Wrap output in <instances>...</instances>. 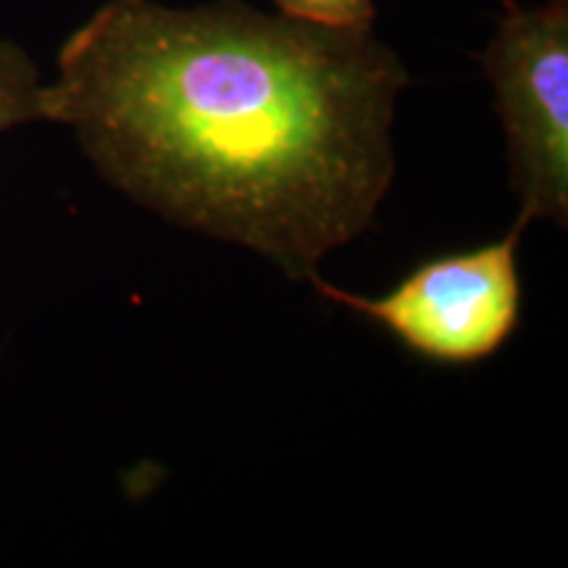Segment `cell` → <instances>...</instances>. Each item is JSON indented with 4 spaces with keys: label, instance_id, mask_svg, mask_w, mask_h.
Returning a JSON list of instances; mask_svg holds the SVG:
<instances>
[{
    "label": "cell",
    "instance_id": "277c9868",
    "mask_svg": "<svg viewBox=\"0 0 568 568\" xmlns=\"http://www.w3.org/2000/svg\"><path fill=\"white\" fill-rule=\"evenodd\" d=\"M42 122V80L24 48L0 40V134Z\"/></svg>",
    "mask_w": 568,
    "mask_h": 568
},
{
    "label": "cell",
    "instance_id": "5b68a950",
    "mask_svg": "<svg viewBox=\"0 0 568 568\" xmlns=\"http://www.w3.org/2000/svg\"><path fill=\"white\" fill-rule=\"evenodd\" d=\"M284 17L322 27H372L374 0H274Z\"/></svg>",
    "mask_w": 568,
    "mask_h": 568
},
{
    "label": "cell",
    "instance_id": "6da1fadb",
    "mask_svg": "<svg viewBox=\"0 0 568 568\" xmlns=\"http://www.w3.org/2000/svg\"><path fill=\"white\" fill-rule=\"evenodd\" d=\"M408 84L372 27L109 0L61 45L42 122L134 203L311 282L385 201Z\"/></svg>",
    "mask_w": 568,
    "mask_h": 568
},
{
    "label": "cell",
    "instance_id": "7a4b0ae2",
    "mask_svg": "<svg viewBox=\"0 0 568 568\" xmlns=\"http://www.w3.org/2000/svg\"><path fill=\"white\" fill-rule=\"evenodd\" d=\"M481 63L506 126L516 224L568 219V0L537 9L506 0Z\"/></svg>",
    "mask_w": 568,
    "mask_h": 568
},
{
    "label": "cell",
    "instance_id": "3957f363",
    "mask_svg": "<svg viewBox=\"0 0 568 568\" xmlns=\"http://www.w3.org/2000/svg\"><path fill=\"white\" fill-rule=\"evenodd\" d=\"M514 224L497 243L426 261L382 297H361L314 276L308 284L355 314L374 318L408 351L437 364H477L514 335L521 316L518 243Z\"/></svg>",
    "mask_w": 568,
    "mask_h": 568
}]
</instances>
